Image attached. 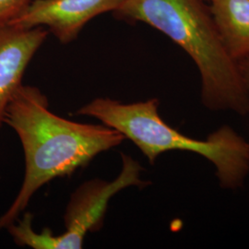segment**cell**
I'll return each instance as SVG.
<instances>
[{
  "mask_svg": "<svg viewBox=\"0 0 249 249\" xmlns=\"http://www.w3.org/2000/svg\"><path fill=\"white\" fill-rule=\"evenodd\" d=\"M33 0H0V26L20 15Z\"/></svg>",
  "mask_w": 249,
  "mask_h": 249,
  "instance_id": "cell-8",
  "label": "cell"
},
{
  "mask_svg": "<svg viewBox=\"0 0 249 249\" xmlns=\"http://www.w3.org/2000/svg\"><path fill=\"white\" fill-rule=\"evenodd\" d=\"M123 167L113 182L91 180L80 186L71 197L64 217L66 231L53 235L50 229L36 232L33 229L34 216L24 214L18 223L10 224L7 230L20 247L35 249H80L88 231H98L103 225L110 198L128 187H146L141 179L142 168L130 156L122 154Z\"/></svg>",
  "mask_w": 249,
  "mask_h": 249,
  "instance_id": "cell-4",
  "label": "cell"
},
{
  "mask_svg": "<svg viewBox=\"0 0 249 249\" xmlns=\"http://www.w3.org/2000/svg\"><path fill=\"white\" fill-rule=\"evenodd\" d=\"M48 35V30L43 27L0 26V128L10 100L22 85L29 63Z\"/></svg>",
  "mask_w": 249,
  "mask_h": 249,
  "instance_id": "cell-6",
  "label": "cell"
},
{
  "mask_svg": "<svg viewBox=\"0 0 249 249\" xmlns=\"http://www.w3.org/2000/svg\"><path fill=\"white\" fill-rule=\"evenodd\" d=\"M4 124L15 130L25 159V174L18 195L0 217V231L15 223L38 189L53 179L71 176L99 153L125 140L106 124H82L54 115L45 94L21 85L6 109Z\"/></svg>",
  "mask_w": 249,
  "mask_h": 249,
  "instance_id": "cell-1",
  "label": "cell"
},
{
  "mask_svg": "<svg viewBox=\"0 0 249 249\" xmlns=\"http://www.w3.org/2000/svg\"><path fill=\"white\" fill-rule=\"evenodd\" d=\"M223 44L237 62L249 56V0H208Z\"/></svg>",
  "mask_w": 249,
  "mask_h": 249,
  "instance_id": "cell-7",
  "label": "cell"
},
{
  "mask_svg": "<svg viewBox=\"0 0 249 249\" xmlns=\"http://www.w3.org/2000/svg\"><path fill=\"white\" fill-rule=\"evenodd\" d=\"M113 13L156 29L189 55L200 75L205 107L249 115V92L238 62L223 44L205 0H124Z\"/></svg>",
  "mask_w": 249,
  "mask_h": 249,
  "instance_id": "cell-2",
  "label": "cell"
},
{
  "mask_svg": "<svg viewBox=\"0 0 249 249\" xmlns=\"http://www.w3.org/2000/svg\"><path fill=\"white\" fill-rule=\"evenodd\" d=\"M238 67L244 84L249 92V56L239 60Z\"/></svg>",
  "mask_w": 249,
  "mask_h": 249,
  "instance_id": "cell-9",
  "label": "cell"
},
{
  "mask_svg": "<svg viewBox=\"0 0 249 249\" xmlns=\"http://www.w3.org/2000/svg\"><path fill=\"white\" fill-rule=\"evenodd\" d=\"M159 100L123 104L97 98L77 111V115L94 117L130 140L151 164L163 152H193L212 162L221 187L236 189L249 175V142L228 125H223L197 140L179 132L160 117Z\"/></svg>",
  "mask_w": 249,
  "mask_h": 249,
  "instance_id": "cell-3",
  "label": "cell"
},
{
  "mask_svg": "<svg viewBox=\"0 0 249 249\" xmlns=\"http://www.w3.org/2000/svg\"><path fill=\"white\" fill-rule=\"evenodd\" d=\"M205 1H206V2H207V1H208V0H205Z\"/></svg>",
  "mask_w": 249,
  "mask_h": 249,
  "instance_id": "cell-10",
  "label": "cell"
},
{
  "mask_svg": "<svg viewBox=\"0 0 249 249\" xmlns=\"http://www.w3.org/2000/svg\"><path fill=\"white\" fill-rule=\"evenodd\" d=\"M124 0H33L8 24L31 29L43 27L61 44L71 43L84 26L106 12H114Z\"/></svg>",
  "mask_w": 249,
  "mask_h": 249,
  "instance_id": "cell-5",
  "label": "cell"
}]
</instances>
